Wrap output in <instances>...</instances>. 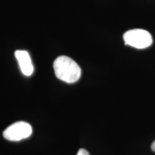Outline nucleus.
I'll list each match as a JSON object with an SVG mask.
<instances>
[{"label": "nucleus", "instance_id": "7ed1b4c3", "mask_svg": "<svg viewBox=\"0 0 155 155\" xmlns=\"http://www.w3.org/2000/svg\"><path fill=\"white\" fill-rule=\"evenodd\" d=\"M32 133V127L25 121H18L9 126L4 131L3 136L6 139L12 141H18L28 138Z\"/></svg>", "mask_w": 155, "mask_h": 155}, {"label": "nucleus", "instance_id": "f257e3e1", "mask_svg": "<svg viewBox=\"0 0 155 155\" xmlns=\"http://www.w3.org/2000/svg\"><path fill=\"white\" fill-rule=\"evenodd\" d=\"M53 68L58 79L67 83H73L80 79L81 69L75 62L68 56L61 55L54 61Z\"/></svg>", "mask_w": 155, "mask_h": 155}, {"label": "nucleus", "instance_id": "423d86ee", "mask_svg": "<svg viewBox=\"0 0 155 155\" xmlns=\"http://www.w3.org/2000/svg\"><path fill=\"white\" fill-rule=\"evenodd\" d=\"M151 149H152V150L153 151V152H155V141L152 144V146H151Z\"/></svg>", "mask_w": 155, "mask_h": 155}, {"label": "nucleus", "instance_id": "20e7f679", "mask_svg": "<svg viewBox=\"0 0 155 155\" xmlns=\"http://www.w3.org/2000/svg\"><path fill=\"white\" fill-rule=\"evenodd\" d=\"M15 55L23 74L26 76L32 75L34 71V67L28 52L26 50H16Z\"/></svg>", "mask_w": 155, "mask_h": 155}, {"label": "nucleus", "instance_id": "f03ea898", "mask_svg": "<svg viewBox=\"0 0 155 155\" xmlns=\"http://www.w3.org/2000/svg\"><path fill=\"white\" fill-rule=\"evenodd\" d=\"M125 44L137 49H144L151 46L153 42L152 37L148 31L141 29H134L124 34Z\"/></svg>", "mask_w": 155, "mask_h": 155}, {"label": "nucleus", "instance_id": "39448f33", "mask_svg": "<svg viewBox=\"0 0 155 155\" xmlns=\"http://www.w3.org/2000/svg\"><path fill=\"white\" fill-rule=\"evenodd\" d=\"M77 155H90V154H89V153L87 152L86 150H84V149H81V150L78 151V152Z\"/></svg>", "mask_w": 155, "mask_h": 155}]
</instances>
